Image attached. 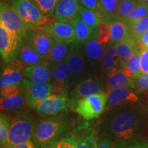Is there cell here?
<instances>
[{"instance_id": "obj_23", "label": "cell", "mask_w": 148, "mask_h": 148, "mask_svg": "<svg viewBox=\"0 0 148 148\" xmlns=\"http://www.w3.org/2000/svg\"><path fill=\"white\" fill-rule=\"evenodd\" d=\"M71 24L73 25L74 30H75V42L77 45L84 44L93 36V29L90 28L86 23H84L78 15Z\"/></svg>"}, {"instance_id": "obj_31", "label": "cell", "mask_w": 148, "mask_h": 148, "mask_svg": "<svg viewBox=\"0 0 148 148\" xmlns=\"http://www.w3.org/2000/svg\"><path fill=\"white\" fill-rule=\"evenodd\" d=\"M128 36L138 41L148 30V15L132 25H128Z\"/></svg>"}, {"instance_id": "obj_43", "label": "cell", "mask_w": 148, "mask_h": 148, "mask_svg": "<svg viewBox=\"0 0 148 148\" xmlns=\"http://www.w3.org/2000/svg\"><path fill=\"white\" fill-rule=\"evenodd\" d=\"M141 50L140 54V69L141 73H148V48H145Z\"/></svg>"}, {"instance_id": "obj_22", "label": "cell", "mask_w": 148, "mask_h": 148, "mask_svg": "<svg viewBox=\"0 0 148 148\" xmlns=\"http://www.w3.org/2000/svg\"><path fill=\"white\" fill-rule=\"evenodd\" d=\"M71 76V71L66 61L53 65L51 77L56 83L55 85L61 86L65 90L69 85Z\"/></svg>"}, {"instance_id": "obj_16", "label": "cell", "mask_w": 148, "mask_h": 148, "mask_svg": "<svg viewBox=\"0 0 148 148\" xmlns=\"http://www.w3.org/2000/svg\"><path fill=\"white\" fill-rule=\"evenodd\" d=\"M106 45L101 43L95 38H91L84 43V51L86 58L94 64H102L106 52Z\"/></svg>"}, {"instance_id": "obj_11", "label": "cell", "mask_w": 148, "mask_h": 148, "mask_svg": "<svg viewBox=\"0 0 148 148\" xmlns=\"http://www.w3.org/2000/svg\"><path fill=\"white\" fill-rule=\"evenodd\" d=\"M103 79L99 76H93L83 79L75 85L69 94L72 100H79L94 94L104 92Z\"/></svg>"}, {"instance_id": "obj_38", "label": "cell", "mask_w": 148, "mask_h": 148, "mask_svg": "<svg viewBox=\"0 0 148 148\" xmlns=\"http://www.w3.org/2000/svg\"><path fill=\"white\" fill-rule=\"evenodd\" d=\"M116 148H148V147L143 140H132L130 141L116 143Z\"/></svg>"}, {"instance_id": "obj_3", "label": "cell", "mask_w": 148, "mask_h": 148, "mask_svg": "<svg viewBox=\"0 0 148 148\" xmlns=\"http://www.w3.org/2000/svg\"><path fill=\"white\" fill-rule=\"evenodd\" d=\"M12 4L32 29L51 24L57 20L44 15L30 0H12Z\"/></svg>"}, {"instance_id": "obj_46", "label": "cell", "mask_w": 148, "mask_h": 148, "mask_svg": "<svg viewBox=\"0 0 148 148\" xmlns=\"http://www.w3.org/2000/svg\"><path fill=\"white\" fill-rule=\"evenodd\" d=\"M56 141L54 142V143L49 144V145H46L45 147L41 148H56Z\"/></svg>"}, {"instance_id": "obj_8", "label": "cell", "mask_w": 148, "mask_h": 148, "mask_svg": "<svg viewBox=\"0 0 148 148\" xmlns=\"http://www.w3.org/2000/svg\"><path fill=\"white\" fill-rule=\"evenodd\" d=\"M22 39L0 22V52L5 62H11L17 55Z\"/></svg>"}, {"instance_id": "obj_28", "label": "cell", "mask_w": 148, "mask_h": 148, "mask_svg": "<svg viewBox=\"0 0 148 148\" xmlns=\"http://www.w3.org/2000/svg\"><path fill=\"white\" fill-rule=\"evenodd\" d=\"M78 16L81 20L94 31L97 28L101 18L95 10L87 8L81 5Z\"/></svg>"}, {"instance_id": "obj_34", "label": "cell", "mask_w": 148, "mask_h": 148, "mask_svg": "<svg viewBox=\"0 0 148 148\" xmlns=\"http://www.w3.org/2000/svg\"><path fill=\"white\" fill-rule=\"evenodd\" d=\"M44 15L51 17L60 0H30Z\"/></svg>"}, {"instance_id": "obj_21", "label": "cell", "mask_w": 148, "mask_h": 148, "mask_svg": "<svg viewBox=\"0 0 148 148\" xmlns=\"http://www.w3.org/2000/svg\"><path fill=\"white\" fill-rule=\"evenodd\" d=\"M66 62L69 65L72 77H79L84 73L86 67L85 58L81 51L77 50L70 51Z\"/></svg>"}, {"instance_id": "obj_25", "label": "cell", "mask_w": 148, "mask_h": 148, "mask_svg": "<svg viewBox=\"0 0 148 148\" xmlns=\"http://www.w3.org/2000/svg\"><path fill=\"white\" fill-rule=\"evenodd\" d=\"M69 44V43L55 42L48 57V61L52 62L53 65L66 61V58L70 53V49H71V46Z\"/></svg>"}, {"instance_id": "obj_41", "label": "cell", "mask_w": 148, "mask_h": 148, "mask_svg": "<svg viewBox=\"0 0 148 148\" xmlns=\"http://www.w3.org/2000/svg\"><path fill=\"white\" fill-rule=\"evenodd\" d=\"M97 140L93 134L90 135L78 143L76 148H96Z\"/></svg>"}, {"instance_id": "obj_17", "label": "cell", "mask_w": 148, "mask_h": 148, "mask_svg": "<svg viewBox=\"0 0 148 148\" xmlns=\"http://www.w3.org/2000/svg\"><path fill=\"white\" fill-rule=\"evenodd\" d=\"M105 84H106V90L105 92L107 95L111 90L124 86H129L136 88V80L127 76L121 68V66L115 73H114L110 76L107 77Z\"/></svg>"}, {"instance_id": "obj_32", "label": "cell", "mask_w": 148, "mask_h": 148, "mask_svg": "<svg viewBox=\"0 0 148 148\" xmlns=\"http://www.w3.org/2000/svg\"><path fill=\"white\" fill-rule=\"evenodd\" d=\"M110 27L111 23L101 20L97 28L94 31L92 38H95L99 42L107 45L111 38Z\"/></svg>"}, {"instance_id": "obj_4", "label": "cell", "mask_w": 148, "mask_h": 148, "mask_svg": "<svg viewBox=\"0 0 148 148\" xmlns=\"http://www.w3.org/2000/svg\"><path fill=\"white\" fill-rule=\"evenodd\" d=\"M34 127V122L30 116L25 114L16 116L10 123L7 146L17 145L32 140Z\"/></svg>"}, {"instance_id": "obj_45", "label": "cell", "mask_w": 148, "mask_h": 148, "mask_svg": "<svg viewBox=\"0 0 148 148\" xmlns=\"http://www.w3.org/2000/svg\"><path fill=\"white\" fill-rule=\"evenodd\" d=\"M4 148H37L32 140H29L25 143L17 144V145L7 146Z\"/></svg>"}, {"instance_id": "obj_1", "label": "cell", "mask_w": 148, "mask_h": 148, "mask_svg": "<svg viewBox=\"0 0 148 148\" xmlns=\"http://www.w3.org/2000/svg\"><path fill=\"white\" fill-rule=\"evenodd\" d=\"M147 123L145 110L127 104L111 110L103 121L102 129L106 135L119 143L134 140L141 134Z\"/></svg>"}, {"instance_id": "obj_33", "label": "cell", "mask_w": 148, "mask_h": 148, "mask_svg": "<svg viewBox=\"0 0 148 148\" xmlns=\"http://www.w3.org/2000/svg\"><path fill=\"white\" fill-rule=\"evenodd\" d=\"M147 15L148 4L141 1H137L134 8L127 16L125 22L127 25H132Z\"/></svg>"}, {"instance_id": "obj_44", "label": "cell", "mask_w": 148, "mask_h": 148, "mask_svg": "<svg viewBox=\"0 0 148 148\" xmlns=\"http://www.w3.org/2000/svg\"><path fill=\"white\" fill-rule=\"evenodd\" d=\"M79 3L86 8L96 11L98 0H79Z\"/></svg>"}, {"instance_id": "obj_48", "label": "cell", "mask_w": 148, "mask_h": 148, "mask_svg": "<svg viewBox=\"0 0 148 148\" xmlns=\"http://www.w3.org/2000/svg\"><path fill=\"white\" fill-rule=\"evenodd\" d=\"M118 1H119V3H121V2H123V1H126V0H118Z\"/></svg>"}, {"instance_id": "obj_19", "label": "cell", "mask_w": 148, "mask_h": 148, "mask_svg": "<svg viewBox=\"0 0 148 148\" xmlns=\"http://www.w3.org/2000/svg\"><path fill=\"white\" fill-rule=\"evenodd\" d=\"M16 56L18 60L27 66L34 65L40 62H49L47 58L43 57L35 50L34 48L25 43L20 47Z\"/></svg>"}, {"instance_id": "obj_13", "label": "cell", "mask_w": 148, "mask_h": 148, "mask_svg": "<svg viewBox=\"0 0 148 148\" xmlns=\"http://www.w3.org/2000/svg\"><path fill=\"white\" fill-rule=\"evenodd\" d=\"M73 100L64 95H50L36 109L41 115H55L73 105Z\"/></svg>"}, {"instance_id": "obj_15", "label": "cell", "mask_w": 148, "mask_h": 148, "mask_svg": "<svg viewBox=\"0 0 148 148\" xmlns=\"http://www.w3.org/2000/svg\"><path fill=\"white\" fill-rule=\"evenodd\" d=\"M80 5L79 0H60L55 10L54 18L71 23L78 15Z\"/></svg>"}, {"instance_id": "obj_6", "label": "cell", "mask_w": 148, "mask_h": 148, "mask_svg": "<svg viewBox=\"0 0 148 148\" xmlns=\"http://www.w3.org/2000/svg\"><path fill=\"white\" fill-rule=\"evenodd\" d=\"M0 22L7 29L17 34L21 39L25 38L32 29L15 8L5 2H1L0 5Z\"/></svg>"}, {"instance_id": "obj_35", "label": "cell", "mask_w": 148, "mask_h": 148, "mask_svg": "<svg viewBox=\"0 0 148 148\" xmlns=\"http://www.w3.org/2000/svg\"><path fill=\"white\" fill-rule=\"evenodd\" d=\"M136 3L137 0H126L120 3L116 11V20H120L125 22L127 16L134 8Z\"/></svg>"}, {"instance_id": "obj_37", "label": "cell", "mask_w": 148, "mask_h": 148, "mask_svg": "<svg viewBox=\"0 0 148 148\" xmlns=\"http://www.w3.org/2000/svg\"><path fill=\"white\" fill-rule=\"evenodd\" d=\"M23 93L22 84H11L1 88V98L11 97Z\"/></svg>"}, {"instance_id": "obj_10", "label": "cell", "mask_w": 148, "mask_h": 148, "mask_svg": "<svg viewBox=\"0 0 148 148\" xmlns=\"http://www.w3.org/2000/svg\"><path fill=\"white\" fill-rule=\"evenodd\" d=\"M25 39L27 44L48 60V57L56 42L52 37L42 29L36 28L31 29Z\"/></svg>"}, {"instance_id": "obj_5", "label": "cell", "mask_w": 148, "mask_h": 148, "mask_svg": "<svg viewBox=\"0 0 148 148\" xmlns=\"http://www.w3.org/2000/svg\"><path fill=\"white\" fill-rule=\"evenodd\" d=\"M108 95L105 92L94 94L79 99L75 111L84 119H95L102 113L106 106Z\"/></svg>"}, {"instance_id": "obj_12", "label": "cell", "mask_w": 148, "mask_h": 148, "mask_svg": "<svg viewBox=\"0 0 148 148\" xmlns=\"http://www.w3.org/2000/svg\"><path fill=\"white\" fill-rule=\"evenodd\" d=\"M38 29L47 33L56 42L72 43L75 41V30L73 25L69 23L56 20L52 23L38 27Z\"/></svg>"}, {"instance_id": "obj_26", "label": "cell", "mask_w": 148, "mask_h": 148, "mask_svg": "<svg viewBox=\"0 0 148 148\" xmlns=\"http://www.w3.org/2000/svg\"><path fill=\"white\" fill-rule=\"evenodd\" d=\"M23 73L10 65L5 67L0 77V87L3 88L11 84H22Z\"/></svg>"}, {"instance_id": "obj_7", "label": "cell", "mask_w": 148, "mask_h": 148, "mask_svg": "<svg viewBox=\"0 0 148 148\" xmlns=\"http://www.w3.org/2000/svg\"><path fill=\"white\" fill-rule=\"evenodd\" d=\"M53 86L50 83L38 84L23 79L22 88L27 104L32 109H37L42 101L51 95Z\"/></svg>"}, {"instance_id": "obj_24", "label": "cell", "mask_w": 148, "mask_h": 148, "mask_svg": "<svg viewBox=\"0 0 148 148\" xmlns=\"http://www.w3.org/2000/svg\"><path fill=\"white\" fill-rule=\"evenodd\" d=\"M101 66L106 73L121 66V60L117 53L115 44H110V45L106 48Z\"/></svg>"}, {"instance_id": "obj_47", "label": "cell", "mask_w": 148, "mask_h": 148, "mask_svg": "<svg viewBox=\"0 0 148 148\" xmlns=\"http://www.w3.org/2000/svg\"><path fill=\"white\" fill-rule=\"evenodd\" d=\"M137 1H141V2L145 3L148 4V0H137Z\"/></svg>"}, {"instance_id": "obj_36", "label": "cell", "mask_w": 148, "mask_h": 148, "mask_svg": "<svg viewBox=\"0 0 148 148\" xmlns=\"http://www.w3.org/2000/svg\"><path fill=\"white\" fill-rule=\"evenodd\" d=\"M10 122L2 112L0 114V144L1 148H4L8 145V133Z\"/></svg>"}, {"instance_id": "obj_9", "label": "cell", "mask_w": 148, "mask_h": 148, "mask_svg": "<svg viewBox=\"0 0 148 148\" xmlns=\"http://www.w3.org/2000/svg\"><path fill=\"white\" fill-rule=\"evenodd\" d=\"M140 90L136 88L124 86L111 90L108 94L106 110L111 111L118 107L134 104L139 101Z\"/></svg>"}, {"instance_id": "obj_14", "label": "cell", "mask_w": 148, "mask_h": 148, "mask_svg": "<svg viewBox=\"0 0 148 148\" xmlns=\"http://www.w3.org/2000/svg\"><path fill=\"white\" fill-rule=\"evenodd\" d=\"M52 69L49 62H40L34 65L26 66L23 71L24 79L38 84L49 83L51 80Z\"/></svg>"}, {"instance_id": "obj_42", "label": "cell", "mask_w": 148, "mask_h": 148, "mask_svg": "<svg viewBox=\"0 0 148 148\" xmlns=\"http://www.w3.org/2000/svg\"><path fill=\"white\" fill-rule=\"evenodd\" d=\"M136 87L140 91L148 90V73L142 74L136 79Z\"/></svg>"}, {"instance_id": "obj_40", "label": "cell", "mask_w": 148, "mask_h": 148, "mask_svg": "<svg viewBox=\"0 0 148 148\" xmlns=\"http://www.w3.org/2000/svg\"><path fill=\"white\" fill-rule=\"evenodd\" d=\"M116 143L110 136L104 135L101 139L97 140L96 148H116Z\"/></svg>"}, {"instance_id": "obj_27", "label": "cell", "mask_w": 148, "mask_h": 148, "mask_svg": "<svg viewBox=\"0 0 148 148\" xmlns=\"http://www.w3.org/2000/svg\"><path fill=\"white\" fill-rule=\"evenodd\" d=\"M128 25L126 22L116 20L111 23L110 44L116 43L128 36Z\"/></svg>"}, {"instance_id": "obj_30", "label": "cell", "mask_w": 148, "mask_h": 148, "mask_svg": "<svg viewBox=\"0 0 148 148\" xmlns=\"http://www.w3.org/2000/svg\"><path fill=\"white\" fill-rule=\"evenodd\" d=\"M140 54H141V50L139 49L126 62L121 64L122 67L127 68L132 72L133 77L135 80H136L142 75L141 69H140Z\"/></svg>"}, {"instance_id": "obj_2", "label": "cell", "mask_w": 148, "mask_h": 148, "mask_svg": "<svg viewBox=\"0 0 148 148\" xmlns=\"http://www.w3.org/2000/svg\"><path fill=\"white\" fill-rule=\"evenodd\" d=\"M67 129V124L62 116H53L36 123L32 138L37 148H41L59 140Z\"/></svg>"}, {"instance_id": "obj_29", "label": "cell", "mask_w": 148, "mask_h": 148, "mask_svg": "<svg viewBox=\"0 0 148 148\" xmlns=\"http://www.w3.org/2000/svg\"><path fill=\"white\" fill-rule=\"evenodd\" d=\"M26 102L23 93L13 96L11 97L1 98V110L12 111L23 108Z\"/></svg>"}, {"instance_id": "obj_39", "label": "cell", "mask_w": 148, "mask_h": 148, "mask_svg": "<svg viewBox=\"0 0 148 148\" xmlns=\"http://www.w3.org/2000/svg\"><path fill=\"white\" fill-rule=\"evenodd\" d=\"M78 143L77 140L73 137L64 138L57 140L56 148H76Z\"/></svg>"}, {"instance_id": "obj_20", "label": "cell", "mask_w": 148, "mask_h": 148, "mask_svg": "<svg viewBox=\"0 0 148 148\" xmlns=\"http://www.w3.org/2000/svg\"><path fill=\"white\" fill-rule=\"evenodd\" d=\"M115 46L121 60V64L126 62L138 49H140L137 41L130 36L125 37L121 41L116 42Z\"/></svg>"}, {"instance_id": "obj_18", "label": "cell", "mask_w": 148, "mask_h": 148, "mask_svg": "<svg viewBox=\"0 0 148 148\" xmlns=\"http://www.w3.org/2000/svg\"><path fill=\"white\" fill-rule=\"evenodd\" d=\"M118 0H98L96 12L101 20L112 23L116 20V14L119 7Z\"/></svg>"}]
</instances>
